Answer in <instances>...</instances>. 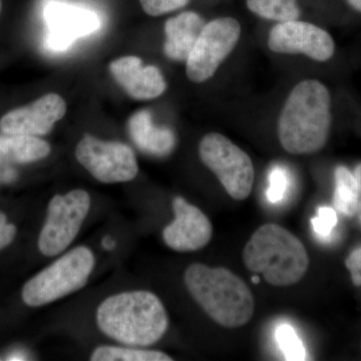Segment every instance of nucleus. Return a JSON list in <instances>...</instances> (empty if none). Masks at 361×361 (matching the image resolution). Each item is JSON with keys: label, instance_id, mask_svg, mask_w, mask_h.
<instances>
[{"label": "nucleus", "instance_id": "nucleus-1", "mask_svg": "<svg viewBox=\"0 0 361 361\" xmlns=\"http://www.w3.org/2000/svg\"><path fill=\"white\" fill-rule=\"evenodd\" d=\"M97 323L104 336L133 346L147 348L165 336L169 317L153 292H122L108 297L97 310Z\"/></svg>", "mask_w": 361, "mask_h": 361}, {"label": "nucleus", "instance_id": "nucleus-2", "mask_svg": "<svg viewBox=\"0 0 361 361\" xmlns=\"http://www.w3.org/2000/svg\"><path fill=\"white\" fill-rule=\"evenodd\" d=\"M331 127V97L322 82L306 80L295 85L278 122V137L285 151L293 155L320 151Z\"/></svg>", "mask_w": 361, "mask_h": 361}, {"label": "nucleus", "instance_id": "nucleus-3", "mask_svg": "<svg viewBox=\"0 0 361 361\" xmlns=\"http://www.w3.org/2000/svg\"><path fill=\"white\" fill-rule=\"evenodd\" d=\"M184 281L195 301L218 324L236 329L250 322L255 310L250 288L227 268L194 263Z\"/></svg>", "mask_w": 361, "mask_h": 361}, {"label": "nucleus", "instance_id": "nucleus-4", "mask_svg": "<svg viewBox=\"0 0 361 361\" xmlns=\"http://www.w3.org/2000/svg\"><path fill=\"white\" fill-rule=\"evenodd\" d=\"M244 264L274 286L298 283L307 272L310 257L302 242L277 224L259 227L243 250Z\"/></svg>", "mask_w": 361, "mask_h": 361}, {"label": "nucleus", "instance_id": "nucleus-5", "mask_svg": "<svg viewBox=\"0 0 361 361\" xmlns=\"http://www.w3.org/2000/svg\"><path fill=\"white\" fill-rule=\"evenodd\" d=\"M94 263V254L87 247L68 251L25 285L23 301L30 307H39L80 290L87 284Z\"/></svg>", "mask_w": 361, "mask_h": 361}, {"label": "nucleus", "instance_id": "nucleus-6", "mask_svg": "<svg viewBox=\"0 0 361 361\" xmlns=\"http://www.w3.org/2000/svg\"><path fill=\"white\" fill-rule=\"evenodd\" d=\"M199 155L237 201L245 200L253 188L255 171L250 157L225 135L210 133L201 140Z\"/></svg>", "mask_w": 361, "mask_h": 361}, {"label": "nucleus", "instance_id": "nucleus-7", "mask_svg": "<svg viewBox=\"0 0 361 361\" xmlns=\"http://www.w3.org/2000/svg\"><path fill=\"white\" fill-rule=\"evenodd\" d=\"M90 208V197L85 190L56 195L49 202L47 219L39 235L42 254L54 257L65 251L78 236Z\"/></svg>", "mask_w": 361, "mask_h": 361}, {"label": "nucleus", "instance_id": "nucleus-8", "mask_svg": "<svg viewBox=\"0 0 361 361\" xmlns=\"http://www.w3.org/2000/svg\"><path fill=\"white\" fill-rule=\"evenodd\" d=\"M241 25L233 18H221L204 26L186 61V73L193 82H204L215 75L236 47Z\"/></svg>", "mask_w": 361, "mask_h": 361}, {"label": "nucleus", "instance_id": "nucleus-9", "mask_svg": "<svg viewBox=\"0 0 361 361\" xmlns=\"http://www.w3.org/2000/svg\"><path fill=\"white\" fill-rule=\"evenodd\" d=\"M78 163L104 184L129 182L139 172L134 151L120 142L101 141L85 135L75 149Z\"/></svg>", "mask_w": 361, "mask_h": 361}, {"label": "nucleus", "instance_id": "nucleus-10", "mask_svg": "<svg viewBox=\"0 0 361 361\" xmlns=\"http://www.w3.org/2000/svg\"><path fill=\"white\" fill-rule=\"evenodd\" d=\"M268 47L277 54H305L320 63L329 61L336 51L334 40L326 30L298 20L275 25L271 30Z\"/></svg>", "mask_w": 361, "mask_h": 361}, {"label": "nucleus", "instance_id": "nucleus-11", "mask_svg": "<svg viewBox=\"0 0 361 361\" xmlns=\"http://www.w3.org/2000/svg\"><path fill=\"white\" fill-rule=\"evenodd\" d=\"M173 210L175 219L163 231L166 245L178 252L204 248L213 235L212 224L205 214L182 197H175Z\"/></svg>", "mask_w": 361, "mask_h": 361}, {"label": "nucleus", "instance_id": "nucleus-12", "mask_svg": "<svg viewBox=\"0 0 361 361\" xmlns=\"http://www.w3.org/2000/svg\"><path fill=\"white\" fill-rule=\"evenodd\" d=\"M47 23V44L54 51H63L75 39L99 27L96 13L61 2H51L44 11Z\"/></svg>", "mask_w": 361, "mask_h": 361}, {"label": "nucleus", "instance_id": "nucleus-13", "mask_svg": "<svg viewBox=\"0 0 361 361\" xmlns=\"http://www.w3.org/2000/svg\"><path fill=\"white\" fill-rule=\"evenodd\" d=\"M66 113L65 99L56 94H47L30 106L16 109L2 116L0 130L7 135H47Z\"/></svg>", "mask_w": 361, "mask_h": 361}, {"label": "nucleus", "instance_id": "nucleus-14", "mask_svg": "<svg viewBox=\"0 0 361 361\" xmlns=\"http://www.w3.org/2000/svg\"><path fill=\"white\" fill-rule=\"evenodd\" d=\"M110 71L114 80L137 101L156 99L167 89L161 71L155 66H145L137 56L116 59L111 63Z\"/></svg>", "mask_w": 361, "mask_h": 361}, {"label": "nucleus", "instance_id": "nucleus-15", "mask_svg": "<svg viewBox=\"0 0 361 361\" xmlns=\"http://www.w3.org/2000/svg\"><path fill=\"white\" fill-rule=\"evenodd\" d=\"M205 25L204 18L193 11H185L166 21V56L173 61H186Z\"/></svg>", "mask_w": 361, "mask_h": 361}, {"label": "nucleus", "instance_id": "nucleus-16", "mask_svg": "<svg viewBox=\"0 0 361 361\" xmlns=\"http://www.w3.org/2000/svg\"><path fill=\"white\" fill-rule=\"evenodd\" d=\"M128 128L137 148L149 155L166 156L175 148L174 133L168 128L157 127L149 111L135 114Z\"/></svg>", "mask_w": 361, "mask_h": 361}, {"label": "nucleus", "instance_id": "nucleus-17", "mask_svg": "<svg viewBox=\"0 0 361 361\" xmlns=\"http://www.w3.org/2000/svg\"><path fill=\"white\" fill-rule=\"evenodd\" d=\"M49 153V142L35 135H0V160L32 163L44 159Z\"/></svg>", "mask_w": 361, "mask_h": 361}, {"label": "nucleus", "instance_id": "nucleus-18", "mask_svg": "<svg viewBox=\"0 0 361 361\" xmlns=\"http://www.w3.org/2000/svg\"><path fill=\"white\" fill-rule=\"evenodd\" d=\"M334 206L339 213L351 217L357 212L360 200V192L355 175L344 166H339L334 173Z\"/></svg>", "mask_w": 361, "mask_h": 361}, {"label": "nucleus", "instance_id": "nucleus-19", "mask_svg": "<svg viewBox=\"0 0 361 361\" xmlns=\"http://www.w3.org/2000/svg\"><path fill=\"white\" fill-rule=\"evenodd\" d=\"M247 7L260 18L279 23L298 20L300 16L296 0H247Z\"/></svg>", "mask_w": 361, "mask_h": 361}, {"label": "nucleus", "instance_id": "nucleus-20", "mask_svg": "<svg viewBox=\"0 0 361 361\" xmlns=\"http://www.w3.org/2000/svg\"><path fill=\"white\" fill-rule=\"evenodd\" d=\"M92 361H171L173 358L156 350L135 348L99 346L90 355Z\"/></svg>", "mask_w": 361, "mask_h": 361}, {"label": "nucleus", "instance_id": "nucleus-21", "mask_svg": "<svg viewBox=\"0 0 361 361\" xmlns=\"http://www.w3.org/2000/svg\"><path fill=\"white\" fill-rule=\"evenodd\" d=\"M275 338L285 360L299 361L307 360L306 349L295 329L289 324H280L275 330Z\"/></svg>", "mask_w": 361, "mask_h": 361}, {"label": "nucleus", "instance_id": "nucleus-22", "mask_svg": "<svg viewBox=\"0 0 361 361\" xmlns=\"http://www.w3.org/2000/svg\"><path fill=\"white\" fill-rule=\"evenodd\" d=\"M268 182L269 186L266 191V198L271 204L280 203L285 198L290 185L289 173L282 166H274L268 176Z\"/></svg>", "mask_w": 361, "mask_h": 361}, {"label": "nucleus", "instance_id": "nucleus-23", "mask_svg": "<svg viewBox=\"0 0 361 361\" xmlns=\"http://www.w3.org/2000/svg\"><path fill=\"white\" fill-rule=\"evenodd\" d=\"M338 218L336 211L331 207H320L318 209L317 216L312 218V225L314 234L322 241H329L332 233L336 229Z\"/></svg>", "mask_w": 361, "mask_h": 361}, {"label": "nucleus", "instance_id": "nucleus-24", "mask_svg": "<svg viewBox=\"0 0 361 361\" xmlns=\"http://www.w3.org/2000/svg\"><path fill=\"white\" fill-rule=\"evenodd\" d=\"M190 0H140L145 13L151 16H160L182 8Z\"/></svg>", "mask_w": 361, "mask_h": 361}, {"label": "nucleus", "instance_id": "nucleus-25", "mask_svg": "<svg viewBox=\"0 0 361 361\" xmlns=\"http://www.w3.org/2000/svg\"><path fill=\"white\" fill-rule=\"evenodd\" d=\"M346 268L356 286H361V247L351 252L345 260Z\"/></svg>", "mask_w": 361, "mask_h": 361}, {"label": "nucleus", "instance_id": "nucleus-26", "mask_svg": "<svg viewBox=\"0 0 361 361\" xmlns=\"http://www.w3.org/2000/svg\"><path fill=\"white\" fill-rule=\"evenodd\" d=\"M16 234V226L7 223L6 216L0 212V250L13 241Z\"/></svg>", "mask_w": 361, "mask_h": 361}, {"label": "nucleus", "instance_id": "nucleus-27", "mask_svg": "<svg viewBox=\"0 0 361 361\" xmlns=\"http://www.w3.org/2000/svg\"><path fill=\"white\" fill-rule=\"evenodd\" d=\"M27 360V355H25V353L21 350L13 351V353H11V355L6 356V360L18 361Z\"/></svg>", "mask_w": 361, "mask_h": 361}, {"label": "nucleus", "instance_id": "nucleus-28", "mask_svg": "<svg viewBox=\"0 0 361 361\" xmlns=\"http://www.w3.org/2000/svg\"><path fill=\"white\" fill-rule=\"evenodd\" d=\"M102 245H103L104 248L106 249V251H111L116 247V243L115 240L111 238L110 236L104 237L103 240H102Z\"/></svg>", "mask_w": 361, "mask_h": 361}, {"label": "nucleus", "instance_id": "nucleus-29", "mask_svg": "<svg viewBox=\"0 0 361 361\" xmlns=\"http://www.w3.org/2000/svg\"><path fill=\"white\" fill-rule=\"evenodd\" d=\"M353 175H355L356 183H357L358 189H360L361 195V164H360V165H358L357 167L355 168V173H353Z\"/></svg>", "mask_w": 361, "mask_h": 361}, {"label": "nucleus", "instance_id": "nucleus-30", "mask_svg": "<svg viewBox=\"0 0 361 361\" xmlns=\"http://www.w3.org/2000/svg\"><path fill=\"white\" fill-rule=\"evenodd\" d=\"M346 2L353 7V9H355L356 11L361 13V0H346Z\"/></svg>", "mask_w": 361, "mask_h": 361}, {"label": "nucleus", "instance_id": "nucleus-31", "mask_svg": "<svg viewBox=\"0 0 361 361\" xmlns=\"http://www.w3.org/2000/svg\"><path fill=\"white\" fill-rule=\"evenodd\" d=\"M358 215V218H360V221L361 223V195H360V205H358L357 212H356Z\"/></svg>", "mask_w": 361, "mask_h": 361}, {"label": "nucleus", "instance_id": "nucleus-32", "mask_svg": "<svg viewBox=\"0 0 361 361\" xmlns=\"http://www.w3.org/2000/svg\"><path fill=\"white\" fill-rule=\"evenodd\" d=\"M252 281H253L254 283H259V282H260V278L258 276L252 277Z\"/></svg>", "mask_w": 361, "mask_h": 361}, {"label": "nucleus", "instance_id": "nucleus-33", "mask_svg": "<svg viewBox=\"0 0 361 361\" xmlns=\"http://www.w3.org/2000/svg\"><path fill=\"white\" fill-rule=\"evenodd\" d=\"M0 13H1V0H0Z\"/></svg>", "mask_w": 361, "mask_h": 361}]
</instances>
